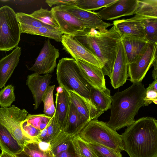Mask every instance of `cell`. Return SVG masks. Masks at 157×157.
<instances>
[{"label":"cell","instance_id":"cell-1","mask_svg":"<svg viewBox=\"0 0 157 157\" xmlns=\"http://www.w3.org/2000/svg\"><path fill=\"white\" fill-rule=\"evenodd\" d=\"M75 37L99 59L103 65L101 69L104 75L110 78L118 45L122 38L116 27L113 25L104 31L86 28Z\"/></svg>","mask_w":157,"mask_h":157},{"label":"cell","instance_id":"cell-2","mask_svg":"<svg viewBox=\"0 0 157 157\" xmlns=\"http://www.w3.org/2000/svg\"><path fill=\"white\" fill-rule=\"evenodd\" d=\"M124 150L130 157H157V121L140 118L121 135Z\"/></svg>","mask_w":157,"mask_h":157},{"label":"cell","instance_id":"cell-3","mask_svg":"<svg viewBox=\"0 0 157 157\" xmlns=\"http://www.w3.org/2000/svg\"><path fill=\"white\" fill-rule=\"evenodd\" d=\"M146 91L143 84L139 82L116 93L112 97L108 126L116 131L133 123L139 109L144 106Z\"/></svg>","mask_w":157,"mask_h":157},{"label":"cell","instance_id":"cell-4","mask_svg":"<svg viewBox=\"0 0 157 157\" xmlns=\"http://www.w3.org/2000/svg\"><path fill=\"white\" fill-rule=\"evenodd\" d=\"M56 79L59 86L75 91L89 98L91 86L85 80L76 61L72 58H62L57 65Z\"/></svg>","mask_w":157,"mask_h":157},{"label":"cell","instance_id":"cell-5","mask_svg":"<svg viewBox=\"0 0 157 157\" xmlns=\"http://www.w3.org/2000/svg\"><path fill=\"white\" fill-rule=\"evenodd\" d=\"M78 135L87 142L104 146L120 152L124 150L121 135L109 127L107 123L98 119L89 121Z\"/></svg>","mask_w":157,"mask_h":157},{"label":"cell","instance_id":"cell-6","mask_svg":"<svg viewBox=\"0 0 157 157\" xmlns=\"http://www.w3.org/2000/svg\"><path fill=\"white\" fill-rule=\"evenodd\" d=\"M21 34L16 13L8 6L0 7V51H8L17 47Z\"/></svg>","mask_w":157,"mask_h":157},{"label":"cell","instance_id":"cell-7","mask_svg":"<svg viewBox=\"0 0 157 157\" xmlns=\"http://www.w3.org/2000/svg\"><path fill=\"white\" fill-rule=\"evenodd\" d=\"M28 114L25 109H21L14 105L0 108V124L8 130L23 147L29 142L34 141L24 135L21 126V123L25 120Z\"/></svg>","mask_w":157,"mask_h":157},{"label":"cell","instance_id":"cell-8","mask_svg":"<svg viewBox=\"0 0 157 157\" xmlns=\"http://www.w3.org/2000/svg\"><path fill=\"white\" fill-rule=\"evenodd\" d=\"M157 44L149 42L143 53L134 62L128 64V77L132 83L141 82L157 59Z\"/></svg>","mask_w":157,"mask_h":157},{"label":"cell","instance_id":"cell-9","mask_svg":"<svg viewBox=\"0 0 157 157\" xmlns=\"http://www.w3.org/2000/svg\"><path fill=\"white\" fill-rule=\"evenodd\" d=\"M59 50L46 40L35 62L29 70L38 74L46 75L53 72L56 66L57 59L59 57Z\"/></svg>","mask_w":157,"mask_h":157},{"label":"cell","instance_id":"cell-10","mask_svg":"<svg viewBox=\"0 0 157 157\" xmlns=\"http://www.w3.org/2000/svg\"><path fill=\"white\" fill-rule=\"evenodd\" d=\"M61 42L63 49L75 60H83L102 68L103 65L99 59L81 44L75 36L63 34Z\"/></svg>","mask_w":157,"mask_h":157},{"label":"cell","instance_id":"cell-11","mask_svg":"<svg viewBox=\"0 0 157 157\" xmlns=\"http://www.w3.org/2000/svg\"><path fill=\"white\" fill-rule=\"evenodd\" d=\"M51 10L58 25L59 30L63 34L75 36L86 29L82 21L61 6H56Z\"/></svg>","mask_w":157,"mask_h":157},{"label":"cell","instance_id":"cell-12","mask_svg":"<svg viewBox=\"0 0 157 157\" xmlns=\"http://www.w3.org/2000/svg\"><path fill=\"white\" fill-rule=\"evenodd\" d=\"M137 3L138 0H117L97 13L102 20L106 21L132 15L135 14Z\"/></svg>","mask_w":157,"mask_h":157},{"label":"cell","instance_id":"cell-13","mask_svg":"<svg viewBox=\"0 0 157 157\" xmlns=\"http://www.w3.org/2000/svg\"><path fill=\"white\" fill-rule=\"evenodd\" d=\"M59 6L82 21L86 28L104 31L113 25L111 23L103 21L97 13L84 10L73 5L67 4Z\"/></svg>","mask_w":157,"mask_h":157},{"label":"cell","instance_id":"cell-14","mask_svg":"<svg viewBox=\"0 0 157 157\" xmlns=\"http://www.w3.org/2000/svg\"><path fill=\"white\" fill-rule=\"evenodd\" d=\"M128 63L122 39L119 42L110 78V82L114 89L122 86L128 77Z\"/></svg>","mask_w":157,"mask_h":157},{"label":"cell","instance_id":"cell-15","mask_svg":"<svg viewBox=\"0 0 157 157\" xmlns=\"http://www.w3.org/2000/svg\"><path fill=\"white\" fill-rule=\"evenodd\" d=\"M146 17L135 15L129 18L115 20L113 25L119 31L122 37L132 36L146 39L144 32V21Z\"/></svg>","mask_w":157,"mask_h":157},{"label":"cell","instance_id":"cell-16","mask_svg":"<svg viewBox=\"0 0 157 157\" xmlns=\"http://www.w3.org/2000/svg\"><path fill=\"white\" fill-rule=\"evenodd\" d=\"M52 75H40L36 73L27 77L26 84L30 90L34 100V110L37 109L42 102L43 96L51 83Z\"/></svg>","mask_w":157,"mask_h":157},{"label":"cell","instance_id":"cell-17","mask_svg":"<svg viewBox=\"0 0 157 157\" xmlns=\"http://www.w3.org/2000/svg\"><path fill=\"white\" fill-rule=\"evenodd\" d=\"M76 61L83 77L91 86L101 90L106 88L105 75L101 68L83 60Z\"/></svg>","mask_w":157,"mask_h":157},{"label":"cell","instance_id":"cell-18","mask_svg":"<svg viewBox=\"0 0 157 157\" xmlns=\"http://www.w3.org/2000/svg\"><path fill=\"white\" fill-rule=\"evenodd\" d=\"M71 102L80 115L86 120L90 121L98 119L102 114L89 99L85 98L75 91H68Z\"/></svg>","mask_w":157,"mask_h":157},{"label":"cell","instance_id":"cell-19","mask_svg":"<svg viewBox=\"0 0 157 157\" xmlns=\"http://www.w3.org/2000/svg\"><path fill=\"white\" fill-rule=\"evenodd\" d=\"M56 96V115L59 124L63 131L69 114L71 104V98L68 91L59 86L57 88Z\"/></svg>","mask_w":157,"mask_h":157},{"label":"cell","instance_id":"cell-20","mask_svg":"<svg viewBox=\"0 0 157 157\" xmlns=\"http://www.w3.org/2000/svg\"><path fill=\"white\" fill-rule=\"evenodd\" d=\"M21 48L17 46L9 55L0 60V88L5 86L17 66L21 54Z\"/></svg>","mask_w":157,"mask_h":157},{"label":"cell","instance_id":"cell-21","mask_svg":"<svg viewBox=\"0 0 157 157\" xmlns=\"http://www.w3.org/2000/svg\"><path fill=\"white\" fill-rule=\"evenodd\" d=\"M128 64L135 61L144 52L149 43L145 39L125 36L122 37Z\"/></svg>","mask_w":157,"mask_h":157},{"label":"cell","instance_id":"cell-22","mask_svg":"<svg viewBox=\"0 0 157 157\" xmlns=\"http://www.w3.org/2000/svg\"><path fill=\"white\" fill-rule=\"evenodd\" d=\"M89 99L101 114L110 109L112 100L110 91L107 88L101 90L92 86Z\"/></svg>","mask_w":157,"mask_h":157},{"label":"cell","instance_id":"cell-23","mask_svg":"<svg viewBox=\"0 0 157 157\" xmlns=\"http://www.w3.org/2000/svg\"><path fill=\"white\" fill-rule=\"evenodd\" d=\"M89 122L80 115L71 102L65 128L63 132L69 135H76L81 131Z\"/></svg>","mask_w":157,"mask_h":157},{"label":"cell","instance_id":"cell-24","mask_svg":"<svg viewBox=\"0 0 157 157\" xmlns=\"http://www.w3.org/2000/svg\"><path fill=\"white\" fill-rule=\"evenodd\" d=\"M0 148L1 150L12 155L20 152L23 149L8 130L0 124Z\"/></svg>","mask_w":157,"mask_h":157},{"label":"cell","instance_id":"cell-25","mask_svg":"<svg viewBox=\"0 0 157 157\" xmlns=\"http://www.w3.org/2000/svg\"><path fill=\"white\" fill-rule=\"evenodd\" d=\"M20 27L21 33L40 35L53 39L57 42H61L63 35L59 29L51 27H35L21 25Z\"/></svg>","mask_w":157,"mask_h":157},{"label":"cell","instance_id":"cell-26","mask_svg":"<svg viewBox=\"0 0 157 157\" xmlns=\"http://www.w3.org/2000/svg\"><path fill=\"white\" fill-rule=\"evenodd\" d=\"M62 131L54 114L47 126L41 131L38 139L41 141L50 142Z\"/></svg>","mask_w":157,"mask_h":157},{"label":"cell","instance_id":"cell-27","mask_svg":"<svg viewBox=\"0 0 157 157\" xmlns=\"http://www.w3.org/2000/svg\"><path fill=\"white\" fill-rule=\"evenodd\" d=\"M135 14L157 18V0H138Z\"/></svg>","mask_w":157,"mask_h":157},{"label":"cell","instance_id":"cell-28","mask_svg":"<svg viewBox=\"0 0 157 157\" xmlns=\"http://www.w3.org/2000/svg\"><path fill=\"white\" fill-rule=\"evenodd\" d=\"M117 0H76L75 5L83 10L92 11L105 7Z\"/></svg>","mask_w":157,"mask_h":157},{"label":"cell","instance_id":"cell-29","mask_svg":"<svg viewBox=\"0 0 157 157\" xmlns=\"http://www.w3.org/2000/svg\"><path fill=\"white\" fill-rule=\"evenodd\" d=\"M30 15L42 23L59 29V27L51 10L44 9L41 7L40 9L33 12Z\"/></svg>","mask_w":157,"mask_h":157},{"label":"cell","instance_id":"cell-30","mask_svg":"<svg viewBox=\"0 0 157 157\" xmlns=\"http://www.w3.org/2000/svg\"><path fill=\"white\" fill-rule=\"evenodd\" d=\"M144 32L145 38L148 42L157 44V18L146 17Z\"/></svg>","mask_w":157,"mask_h":157},{"label":"cell","instance_id":"cell-31","mask_svg":"<svg viewBox=\"0 0 157 157\" xmlns=\"http://www.w3.org/2000/svg\"><path fill=\"white\" fill-rule=\"evenodd\" d=\"M55 85L49 86L42 98L44 103V113L46 115L52 117L55 113V108L53 99V92Z\"/></svg>","mask_w":157,"mask_h":157},{"label":"cell","instance_id":"cell-32","mask_svg":"<svg viewBox=\"0 0 157 157\" xmlns=\"http://www.w3.org/2000/svg\"><path fill=\"white\" fill-rule=\"evenodd\" d=\"M72 140L77 152L81 157H97L87 142L78 134L74 136Z\"/></svg>","mask_w":157,"mask_h":157},{"label":"cell","instance_id":"cell-33","mask_svg":"<svg viewBox=\"0 0 157 157\" xmlns=\"http://www.w3.org/2000/svg\"><path fill=\"white\" fill-rule=\"evenodd\" d=\"M52 118L44 114H28L25 120L28 123L41 131L47 126Z\"/></svg>","mask_w":157,"mask_h":157},{"label":"cell","instance_id":"cell-34","mask_svg":"<svg viewBox=\"0 0 157 157\" xmlns=\"http://www.w3.org/2000/svg\"><path fill=\"white\" fill-rule=\"evenodd\" d=\"M23 150L31 157H55L52 151L44 152L39 148L38 142L32 141L27 144Z\"/></svg>","mask_w":157,"mask_h":157},{"label":"cell","instance_id":"cell-35","mask_svg":"<svg viewBox=\"0 0 157 157\" xmlns=\"http://www.w3.org/2000/svg\"><path fill=\"white\" fill-rule=\"evenodd\" d=\"M86 142L97 157H122L120 152L101 145Z\"/></svg>","mask_w":157,"mask_h":157},{"label":"cell","instance_id":"cell-36","mask_svg":"<svg viewBox=\"0 0 157 157\" xmlns=\"http://www.w3.org/2000/svg\"><path fill=\"white\" fill-rule=\"evenodd\" d=\"M14 87L11 85L5 86L0 91V106L1 108L10 107L15 101L14 92Z\"/></svg>","mask_w":157,"mask_h":157},{"label":"cell","instance_id":"cell-37","mask_svg":"<svg viewBox=\"0 0 157 157\" xmlns=\"http://www.w3.org/2000/svg\"><path fill=\"white\" fill-rule=\"evenodd\" d=\"M16 15L20 26H26L35 27L43 26L51 27L44 24L31 16L30 14L23 12H18L16 13Z\"/></svg>","mask_w":157,"mask_h":157},{"label":"cell","instance_id":"cell-38","mask_svg":"<svg viewBox=\"0 0 157 157\" xmlns=\"http://www.w3.org/2000/svg\"><path fill=\"white\" fill-rule=\"evenodd\" d=\"M21 126L23 133L26 137L36 142L40 141L38 137L41 131L28 123L25 120L21 123Z\"/></svg>","mask_w":157,"mask_h":157},{"label":"cell","instance_id":"cell-39","mask_svg":"<svg viewBox=\"0 0 157 157\" xmlns=\"http://www.w3.org/2000/svg\"><path fill=\"white\" fill-rule=\"evenodd\" d=\"M146 90L144 98V106H147L152 102L157 104V91L153 90Z\"/></svg>","mask_w":157,"mask_h":157},{"label":"cell","instance_id":"cell-40","mask_svg":"<svg viewBox=\"0 0 157 157\" xmlns=\"http://www.w3.org/2000/svg\"><path fill=\"white\" fill-rule=\"evenodd\" d=\"M55 157H81L77 152L72 140L69 147L65 151L55 156Z\"/></svg>","mask_w":157,"mask_h":157},{"label":"cell","instance_id":"cell-41","mask_svg":"<svg viewBox=\"0 0 157 157\" xmlns=\"http://www.w3.org/2000/svg\"><path fill=\"white\" fill-rule=\"evenodd\" d=\"M76 0H47L45 2L50 7L53 5L61 6L63 5H75Z\"/></svg>","mask_w":157,"mask_h":157},{"label":"cell","instance_id":"cell-42","mask_svg":"<svg viewBox=\"0 0 157 157\" xmlns=\"http://www.w3.org/2000/svg\"><path fill=\"white\" fill-rule=\"evenodd\" d=\"M38 144L39 148L42 151L47 152L51 151L50 142L40 141Z\"/></svg>","mask_w":157,"mask_h":157},{"label":"cell","instance_id":"cell-43","mask_svg":"<svg viewBox=\"0 0 157 157\" xmlns=\"http://www.w3.org/2000/svg\"><path fill=\"white\" fill-rule=\"evenodd\" d=\"M152 66L154 68L152 71V77L154 80L157 79V63L156 59L153 63Z\"/></svg>","mask_w":157,"mask_h":157},{"label":"cell","instance_id":"cell-44","mask_svg":"<svg viewBox=\"0 0 157 157\" xmlns=\"http://www.w3.org/2000/svg\"><path fill=\"white\" fill-rule=\"evenodd\" d=\"M146 90H153L157 91V79L154 80L152 83L150 84Z\"/></svg>","mask_w":157,"mask_h":157},{"label":"cell","instance_id":"cell-45","mask_svg":"<svg viewBox=\"0 0 157 157\" xmlns=\"http://www.w3.org/2000/svg\"><path fill=\"white\" fill-rule=\"evenodd\" d=\"M0 157H15L14 155L8 153L3 150L0 154Z\"/></svg>","mask_w":157,"mask_h":157},{"label":"cell","instance_id":"cell-46","mask_svg":"<svg viewBox=\"0 0 157 157\" xmlns=\"http://www.w3.org/2000/svg\"><path fill=\"white\" fill-rule=\"evenodd\" d=\"M15 157H31L26 153L23 150L20 152L14 155Z\"/></svg>","mask_w":157,"mask_h":157}]
</instances>
